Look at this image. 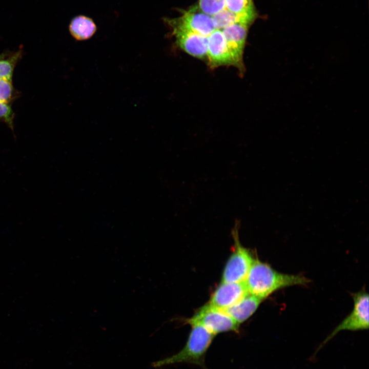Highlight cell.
<instances>
[{"mask_svg": "<svg viewBox=\"0 0 369 369\" xmlns=\"http://www.w3.org/2000/svg\"><path fill=\"white\" fill-rule=\"evenodd\" d=\"M207 57L212 68L223 66H234L221 30L215 29L208 36Z\"/></svg>", "mask_w": 369, "mask_h": 369, "instance_id": "30bf717a", "label": "cell"}, {"mask_svg": "<svg viewBox=\"0 0 369 369\" xmlns=\"http://www.w3.org/2000/svg\"><path fill=\"white\" fill-rule=\"evenodd\" d=\"M14 114L11 107L8 104L0 102V120L6 122L13 129Z\"/></svg>", "mask_w": 369, "mask_h": 369, "instance_id": "ac0fdd59", "label": "cell"}, {"mask_svg": "<svg viewBox=\"0 0 369 369\" xmlns=\"http://www.w3.org/2000/svg\"><path fill=\"white\" fill-rule=\"evenodd\" d=\"M180 48L199 59L207 57L208 37L176 25H170Z\"/></svg>", "mask_w": 369, "mask_h": 369, "instance_id": "ba28073f", "label": "cell"}, {"mask_svg": "<svg viewBox=\"0 0 369 369\" xmlns=\"http://www.w3.org/2000/svg\"><path fill=\"white\" fill-rule=\"evenodd\" d=\"M238 225V223L236 222L233 231L235 242V248L225 265L221 282L244 281L254 260L250 252L239 243L237 232Z\"/></svg>", "mask_w": 369, "mask_h": 369, "instance_id": "277c9868", "label": "cell"}, {"mask_svg": "<svg viewBox=\"0 0 369 369\" xmlns=\"http://www.w3.org/2000/svg\"><path fill=\"white\" fill-rule=\"evenodd\" d=\"M69 29L71 35L77 40H85L91 37L97 28L93 19L85 15H78L71 20Z\"/></svg>", "mask_w": 369, "mask_h": 369, "instance_id": "7c38bea8", "label": "cell"}, {"mask_svg": "<svg viewBox=\"0 0 369 369\" xmlns=\"http://www.w3.org/2000/svg\"><path fill=\"white\" fill-rule=\"evenodd\" d=\"M198 7L203 12L213 16L225 8V0H199Z\"/></svg>", "mask_w": 369, "mask_h": 369, "instance_id": "2e32d148", "label": "cell"}, {"mask_svg": "<svg viewBox=\"0 0 369 369\" xmlns=\"http://www.w3.org/2000/svg\"><path fill=\"white\" fill-rule=\"evenodd\" d=\"M19 51L11 54L0 55V78H11L17 61L20 57Z\"/></svg>", "mask_w": 369, "mask_h": 369, "instance_id": "9a60e30c", "label": "cell"}, {"mask_svg": "<svg viewBox=\"0 0 369 369\" xmlns=\"http://www.w3.org/2000/svg\"><path fill=\"white\" fill-rule=\"evenodd\" d=\"M310 281L302 275L278 272L268 264L256 259L243 282L249 294L263 300L279 289L305 285Z\"/></svg>", "mask_w": 369, "mask_h": 369, "instance_id": "6da1fadb", "label": "cell"}, {"mask_svg": "<svg viewBox=\"0 0 369 369\" xmlns=\"http://www.w3.org/2000/svg\"><path fill=\"white\" fill-rule=\"evenodd\" d=\"M191 326L187 341L182 349L171 356L155 362V367L186 363L207 369L206 354L215 335L200 325L193 324Z\"/></svg>", "mask_w": 369, "mask_h": 369, "instance_id": "7a4b0ae2", "label": "cell"}, {"mask_svg": "<svg viewBox=\"0 0 369 369\" xmlns=\"http://www.w3.org/2000/svg\"><path fill=\"white\" fill-rule=\"evenodd\" d=\"M248 292L244 283L221 282L211 296L209 304L220 310H225L236 304Z\"/></svg>", "mask_w": 369, "mask_h": 369, "instance_id": "9c48e42d", "label": "cell"}, {"mask_svg": "<svg viewBox=\"0 0 369 369\" xmlns=\"http://www.w3.org/2000/svg\"><path fill=\"white\" fill-rule=\"evenodd\" d=\"M225 8L253 22L258 15L253 0H225Z\"/></svg>", "mask_w": 369, "mask_h": 369, "instance_id": "5bb4252c", "label": "cell"}, {"mask_svg": "<svg viewBox=\"0 0 369 369\" xmlns=\"http://www.w3.org/2000/svg\"><path fill=\"white\" fill-rule=\"evenodd\" d=\"M165 20L169 25L180 26L207 37L215 30L212 16L203 12L198 7L184 11L178 18H166Z\"/></svg>", "mask_w": 369, "mask_h": 369, "instance_id": "8992f818", "label": "cell"}, {"mask_svg": "<svg viewBox=\"0 0 369 369\" xmlns=\"http://www.w3.org/2000/svg\"><path fill=\"white\" fill-rule=\"evenodd\" d=\"M190 325L199 324L216 335L229 331L237 332L239 325L225 311L207 304L187 320Z\"/></svg>", "mask_w": 369, "mask_h": 369, "instance_id": "3957f363", "label": "cell"}, {"mask_svg": "<svg viewBox=\"0 0 369 369\" xmlns=\"http://www.w3.org/2000/svg\"><path fill=\"white\" fill-rule=\"evenodd\" d=\"M215 29L222 30L236 23H243L251 25L253 22L242 15L235 14L224 8L212 16Z\"/></svg>", "mask_w": 369, "mask_h": 369, "instance_id": "4fadbf2b", "label": "cell"}, {"mask_svg": "<svg viewBox=\"0 0 369 369\" xmlns=\"http://www.w3.org/2000/svg\"><path fill=\"white\" fill-rule=\"evenodd\" d=\"M11 78H0V102L8 104L13 96Z\"/></svg>", "mask_w": 369, "mask_h": 369, "instance_id": "e0dca14e", "label": "cell"}, {"mask_svg": "<svg viewBox=\"0 0 369 369\" xmlns=\"http://www.w3.org/2000/svg\"><path fill=\"white\" fill-rule=\"evenodd\" d=\"M262 301L248 293L236 304L224 311L239 324L254 313Z\"/></svg>", "mask_w": 369, "mask_h": 369, "instance_id": "8fae6325", "label": "cell"}, {"mask_svg": "<svg viewBox=\"0 0 369 369\" xmlns=\"http://www.w3.org/2000/svg\"><path fill=\"white\" fill-rule=\"evenodd\" d=\"M354 306L351 313L332 332L318 347L319 350L338 333L368 328V295L365 291L353 294Z\"/></svg>", "mask_w": 369, "mask_h": 369, "instance_id": "5b68a950", "label": "cell"}, {"mask_svg": "<svg viewBox=\"0 0 369 369\" xmlns=\"http://www.w3.org/2000/svg\"><path fill=\"white\" fill-rule=\"evenodd\" d=\"M250 25L236 23L221 30L233 59L234 66L243 70V54Z\"/></svg>", "mask_w": 369, "mask_h": 369, "instance_id": "52a82bcc", "label": "cell"}]
</instances>
